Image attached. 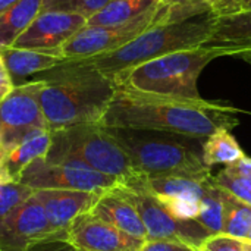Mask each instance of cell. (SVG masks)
<instances>
[{"mask_svg": "<svg viewBox=\"0 0 251 251\" xmlns=\"http://www.w3.org/2000/svg\"><path fill=\"white\" fill-rule=\"evenodd\" d=\"M209 176L197 175H159V176H144L141 187L146 188L156 197H175L191 201H200L204 194Z\"/></svg>", "mask_w": 251, "mask_h": 251, "instance_id": "obj_19", "label": "cell"}, {"mask_svg": "<svg viewBox=\"0 0 251 251\" xmlns=\"http://www.w3.org/2000/svg\"><path fill=\"white\" fill-rule=\"evenodd\" d=\"M6 154H7V150H6V149H4V146L0 143V169L3 168V163H4Z\"/></svg>", "mask_w": 251, "mask_h": 251, "instance_id": "obj_35", "label": "cell"}, {"mask_svg": "<svg viewBox=\"0 0 251 251\" xmlns=\"http://www.w3.org/2000/svg\"><path fill=\"white\" fill-rule=\"evenodd\" d=\"M196 15L187 7L168 6L160 3L138 19L122 25H85L65 46H62V49L59 50V56L63 60L91 59L124 47L125 44L159 24L184 21Z\"/></svg>", "mask_w": 251, "mask_h": 251, "instance_id": "obj_7", "label": "cell"}, {"mask_svg": "<svg viewBox=\"0 0 251 251\" xmlns=\"http://www.w3.org/2000/svg\"><path fill=\"white\" fill-rule=\"evenodd\" d=\"M225 216L224 232L238 240H247L251 228V206L235 199L226 190H224Z\"/></svg>", "mask_w": 251, "mask_h": 251, "instance_id": "obj_24", "label": "cell"}, {"mask_svg": "<svg viewBox=\"0 0 251 251\" xmlns=\"http://www.w3.org/2000/svg\"><path fill=\"white\" fill-rule=\"evenodd\" d=\"M43 82L35 78L19 82L0 101V143L9 151L35 129H49L40 106Z\"/></svg>", "mask_w": 251, "mask_h": 251, "instance_id": "obj_10", "label": "cell"}, {"mask_svg": "<svg viewBox=\"0 0 251 251\" xmlns=\"http://www.w3.org/2000/svg\"><path fill=\"white\" fill-rule=\"evenodd\" d=\"M16 0H0V13L4 10V9H7L10 4H13Z\"/></svg>", "mask_w": 251, "mask_h": 251, "instance_id": "obj_36", "label": "cell"}, {"mask_svg": "<svg viewBox=\"0 0 251 251\" xmlns=\"http://www.w3.org/2000/svg\"><path fill=\"white\" fill-rule=\"evenodd\" d=\"M43 10V0H16L0 13V46H12Z\"/></svg>", "mask_w": 251, "mask_h": 251, "instance_id": "obj_20", "label": "cell"}, {"mask_svg": "<svg viewBox=\"0 0 251 251\" xmlns=\"http://www.w3.org/2000/svg\"><path fill=\"white\" fill-rule=\"evenodd\" d=\"M196 251H203V250H200V249H197V250H196Z\"/></svg>", "mask_w": 251, "mask_h": 251, "instance_id": "obj_40", "label": "cell"}, {"mask_svg": "<svg viewBox=\"0 0 251 251\" xmlns=\"http://www.w3.org/2000/svg\"><path fill=\"white\" fill-rule=\"evenodd\" d=\"M38 79L40 106L50 131L101 124L116 82L88 60H65Z\"/></svg>", "mask_w": 251, "mask_h": 251, "instance_id": "obj_2", "label": "cell"}, {"mask_svg": "<svg viewBox=\"0 0 251 251\" xmlns=\"http://www.w3.org/2000/svg\"><path fill=\"white\" fill-rule=\"evenodd\" d=\"M15 88V81L4 63V59L0 54V101Z\"/></svg>", "mask_w": 251, "mask_h": 251, "instance_id": "obj_32", "label": "cell"}, {"mask_svg": "<svg viewBox=\"0 0 251 251\" xmlns=\"http://www.w3.org/2000/svg\"><path fill=\"white\" fill-rule=\"evenodd\" d=\"M53 238L56 235L35 191L0 219V251H28L34 244Z\"/></svg>", "mask_w": 251, "mask_h": 251, "instance_id": "obj_11", "label": "cell"}, {"mask_svg": "<svg viewBox=\"0 0 251 251\" xmlns=\"http://www.w3.org/2000/svg\"><path fill=\"white\" fill-rule=\"evenodd\" d=\"M240 10H251V0H224L219 7L215 10L216 15L221 13H231Z\"/></svg>", "mask_w": 251, "mask_h": 251, "instance_id": "obj_33", "label": "cell"}, {"mask_svg": "<svg viewBox=\"0 0 251 251\" xmlns=\"http://www.w3.org/2000/svg\"><path fill=\"white\" fill-rule=\"evenodd\" d=\"M19 182L32 190H71L103 194L121 184L115 176L97 172L79 163H51L44 157L34 160L21 175Z\"/></svg>", "mask_w": 251, "mask_h": 251, "instance_id": "obj_9", "label": "cell"}, {"mask_svg": "<svg viewBox=\"0 0 251 251\" xmlns=\"http://www.w3.org/2000/svg\"><path fill=\"white\" fill-rule=\"evenodd\" d=\"M197 249L190 247L182 243L175 241H146L140 251H196Z\"/></svg>", "mask_w": 251, "mask_h": 251, "instance_id": "obj_31", "label": "cell"}, {"mask_svg": "<svg viewBox=\"0 0 251 251\" xmlns=\"http://www.w3.org/2000/svg\"><path fill=\"white\" fill-rule=\"evenodd\" d=\"M51 146L50 129H35L24 137L16 146H13L4 159L3 168L0 169V181L19 182L22 172L37 159L47 156Z\"/></svg>", "mask_w": 251, "mask_h": 251, "instance_id": "obj_16", "label": "cell"}, {"mask_svg": "<svg viewBox=\"0 0 251 251\" xmlns=\"http://www.w3.org/2000/svg\"><path fill=\"white\" fill-rule=\"evenodd\" d=\"M110 0H43V10H56L91 18Z\"/></svg>", "mask_w": 251, "mask_h": 251, "instance_id": "obj_25", "label": "cell"}, {"mask_svg": "<svg viewBox=\"0 0 251 251\" xmlns=\"http://www.w3.org/2000/svg\"><path fill=\"white\" fill-rule=\"evenodd\" d=\"M224 188L219 187L212 176L206 185L204 194L200 199V213L196 221L203 225L212 235H216L224 232Z\"/></svg>", "mask_w": 251, "mask_h": 251, "instance_id": "obj_23", "label": "cell"}, {"mask_svg": "<svg viewBox=\"0 0 251 251\" xmlns=\"http://www.w3.org/2000/svg\"><path fill=\"white\" fill-rule=\"evenodd\" d=\"M244 156V150L229 129H218L203 143V162L209 168L215 165L228 166Z\"/></svg>", "mask_w": 251, "mask_h": 251, "instance_id": "obj_22", "label": "cell"}, {"mask_svg": "<svg viewBox=\"0 0 251 251\" xmlns=\"http://www.w3.org/2000/svg\"><path fill=\"white\" fill-rule=\"evenodd\" d=\"M238 112L226 101L166 97L116 85L100 125L207 138L218 129L235 128L240 124Z\"/></svg>", "mask_w": 251, "mask_h": 251, "instance_id": "obj_1", "label": "cell"}, {"mask_svg": "<svg viewBox=\"0 0 251 251\" xmlns=\"http://www.w3.org/2000/svg\"><path fill=\"white\" fill-rule=\"evenodd\" d=\"M66 240L81 251H140L141 241L88 213L76 218L68 228Z\"/></svg>", "mask_w": 251, "mask_h": 251, "instance_id": "obj_13", "label": "cell"}, {"mask_svg": "<svg viewBox=\"0 0 251 251\" xmlns=\"http://www.w3.org/2000/svg\"><path fill=\"white\" fill-rule=\"evenodd\" d=\"M206 46L232 49L237 56L251 50V10L216 15L215 29Z\"/></svg>", "mask_w": 251, "mask_h": 251, "instance_id": "obj_17", "label": "cell"}, {"mask_svg": "<svg viewBox=\"0 0 251 251\" xmlns=\"http://www.w3.org/2000/svg\"><path fill=\"white\" fill-rule=\"evenodd\" d=\"M247 240H251V228H250V232H249V237H247Z\"/></svg>", "mask_w": 251, "mask_h": 251, "instance_id": "obj_39", "label": "cell"}, {"mask_svg": "<svg viewBox=\"0 0 251 251\" xmlns=\"http://www.w3.org/2000/svg\"><path fill=\"white\" fill-rule=\"evenodd\" d=\"M215 182L232 194L235 199L241 200L243 203L251 206V181L246 176L231 172L228 168H224L215 176Z\"/></svg>", "mask_w": 251, "mask_h": 251, "instance_id": "obj_26", "label": "cell"}, {"mask_svg": "<svg viewBox=\"0 0 251 251\" xmlns=\"http://www.w3.org/2000/svg\"><path fill=\"white\" fill-rule=\"evenodd\" d=\"M225 168H228L234 174H238L241 176L249 178L251 181V157H249V156H244L243 159H240V160H237V162H234Z\"/></svg>", "mask_w": 251, "mask_h": 251, "instance_id": "obj_34", "label": "cell"}, {"mask_svg": "<svg viewBox=\"0 0 251 251\" xmlns=\"http://www.w3.org/2000/svg\"><path fill=\"white\" fill-rule=\"evenodd\" d=\"M143 178L140 176L128 187L119 185L118 188L137 209L147 229V241H175L200 249L212 234L197 221L174 218L156 196L141 187Z\"/></svg>", "mask_w": 251, "mask_h": 251, "instance_id": "obj_8", "label": "cell"}, {"mask_svg": "<svg viewBox=\"0 0 251 251\" xmlns=\"http://www.w3.org/2000/svg\"><path fill=\"white\" fill-rule=\"evenodd\" d=\"M28 251H81L76 249L74 244H71L68 240L63 238H53V240H46L41 243L34 244Z\"/></svg>", "mask_w": 251, "mask_h": 251, "instance_id": "obj_30", "label": "cell"}, {"mask_svg": "<svg viewBox=\"0 0 251 251\" xmlns=\"http://www.w3.org/2000/svg\"><path fill=\"white\" fill-rule=\"evenodd\" d=\"M0 54L4 59L15 85L19 84V79L25 76L47 72L65 62L56 53L19 49L13 46H0Z\"/></svg>", "mask_w": 251, "mask_h": 251, "instance_id": "obj_18", "label": "cell"}, {"mask_svg": "<svg viewBox=\"0 0 251 251\" xmlns=\"http://www.w3.org/2000/svg\"><path fill=\"white\" fill-rule=\"evenodd\" d=\"M85 25L87 18L81 15L41 10L12 46L59 54L62 46H65Z\"/></svg>", "mask_w": 251, "mask_h": 251, "instance_id": "obj_12", "label": "cell"}, {"mask_svg": "<svg viewBox=\"0 0 251 251\" xmlns=\"http://www.w3.org/2000/svg\"><path fill=\"white\" fill-rule=\"evenodd\" d=\"M44 159L51 163H79L88 166L118 178L124 187L143 176L135 172L129 156L109 129L100 124L51 131V146Z\"/></svg>", "mask_w": 251, "mask_h": 251, "instance_id": "obj_6", "label": "cell"}, {"mask_svg": "<svg viewBox=\"0 0 251 251\" xmlns=\"http://www.w3.org/2000/svg\"><path fill=\"white\" fill-rule=\"evenodd\" d=\"M56 238L66 240L68 228L84 213H88L101 194L71 190H37Z\"/></svg>", "mask_w": 251, "mask_h": 251, "instance_id": "obj_14", "label": "cell"}, {"mask_svg": "<svg viewBox=\"0 0 251 251\" xmlns=\"http://www.w3.org/2000/svg\"><path fill=\"white\" fill-rule=\"evenodd\" d=\"M90 213L124 231L128 235H132L141 241H147V229L137 209L119 191L118 187L103 193L90 210Z\"/></svg>", "mask_w": 251, "mask_h": 251, "instance_id": "obj_15", "label": "cell"}, {"mask_svg": "<svg viewBox=\"0 0 251 251\" xmlns=\"http://www.w3.org/2000/svg\"><path fill=\"white\" fill-rule=\"evenodd\" d=\"M244 243V251H251V240H243Z\"/></svg>", "mask_w": 251, "mask_h": 251, "instance_id": "obj_38", "label": "cell"}, {"mask_svg": "<svg viewBox=\"0 0 251 251\" xmlns=\"http://www.w3.org/2000/svg\"><path fill=\"white\" fill-rule=\"evenodd\" d=\"M215 22L216 15L213 12L184 21L163 22L147 29L115 51L85 60L103 74L115 78L122 72L157 57L206 44L213 34Z\"/></svg>", "mask_w": 251, "mask_h": 251, "instance_id": "obj_4", "label": "cell"}, {"mask_svg": "<svg viewBox=\"0 0 251 251\" xmlns=\"http://www.w3.org/2000/svg\"><path fill=\"white\" fill-rule=\"evenodd\" d=\"M224 56H237V51L203 44L146 62L116 75L113 79L116 85L143 93L200 100L203 99L197 87L200 74L212 60Z\"/></svg>", "mask_w": 251, "mask_h": 251, "instance_id": "obj_5", "label": "cell"}, {"mask_svg": "<svg viewBox=\"0 0 251 251\" xmlns=\"http://www.w3.org/2000/svg\"><path fill=\"white\" fill-rule=\"evenodd\" d=\"M106 128L129 156L135 172L143 176L212 175V168L203 162L206 138L149 129Z\"/></svg>", "mask_w": 251, "mask_h": 251, "instance_id": "obj_3", "label": "cell"}, {"mask_svg": "<svg viewBox=\"0 0 251 251\" xmlns=\"http://www.w3.org/2000/svg\"><path fill=\"white\" fill-rule=\"evenodd\" d=\"M203 251H244L243 240L234 238L226 234L210 235L200 247Z\"/></svg>", "mask_w": 251, "mask_h": 251, "instance_id": "obj_28", "label": "cell"}, {"mask_svg": "<svg viewBox=\"0 0 251 251\" xmlns=\"http://www.w3.org/2000/svg\"><path fill=\"white\" fill-rule=\"evenodd\" d=\"M162 206L176 219L196 221L200 213V201H191L175 197H157Z\"/></svg>", "mask_w": 251, "mask_h": 251, "instance_id": "obj_27", "label": "cell"}, {"mask_svg": "<svg viewBox=\"0 0 251 251\" xmlns=\"http://www.w3.org/2000/svg\"><path fill=\"white\" fill-rule=\"evenodd\" d=\"M238 57H241L243 60H246L247 63H250L251 65V50H247V51L240 53V54H238Z\"/></svg>", "mask_w": 251, "mask_h": 251, "instance_id": "obj_37", "label": "cell"}, {"mask_svg": "<svg viewBox=\"0 0 251 251\" xmlns=\"http://www.w3.org/2000/svg\"><path fill=\"white\" fill-rule=\"evenodd\" d=\"M160 3L162 0H110L96 15L87 19V25H122L138 19Z\"/></svg>", "mask_w": 251, "mask_h": 251, "instance_id": "obj_21", "label": "cell"}, {"mask_svg": "<svg viewBox=\"0 0 251 251\" xmlns=\"http://www.w3.org/2000/svg\"><path fill=\"white\" fill-rule=\"evenodd\" d=\"M224 0H162L163 4L168 6H182V7H191L197 9L203 13H210L219 7V4Z\"/></svg>", "mask_w": 251, "mask_h": 251, "instance_id": "obj_29", "label": "cell"}]
</instances>
